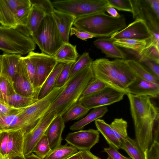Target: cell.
<instances>
[{"instance_id":"obj_1","label":"cell","mask_w":159,"mask_h":159,"mask_svg":"<svg viewBox=\"0 0 159 159\" xmlns=\"http://www.w3.org/2000/svg\"><path fill=\"white\" fill-rule=\"evenodd\" d=\"M135 140L143 152L152 144L154 127L159 120V110L147 96L128 93Z\"/></svg>"},{"instance_id":"obj_2","label":"cell","mask_w":159,"mask_h":159,"mask_svg":"<svg viewBox=\"0 0 159 159\" xmlns=\"http://www.w3.org/2000/svg\"><path fill=\"white\" fill-rule=\"evenodd\" d=\"M94 78L92 63L76 73L69 79L65 87L45 115L53 112L57 116H62L78 102L87 85Z\"/></svg>"},{"instance_id":"obj_3","label":"cell","mask_w":159,"mask_h":159,"mask_svg":"<svg viewBox=\"0 0 159 159\" xmlns=\"http://www.w3.org/2000/svg\"><path fill=\"white\" fill-rule=\"evenodd\" d=\"M73 25L80 30L88 32L98 37H110L127 26L123 15L114 18L105 13L92 14L77 18Z\"/></svg>"},{"instance_id":"obj_4","label":"cell","mask_w":159,"mask_h":159,"mask_svg":"<svg viewBox=\"0 0 159 159\" xmlns=\"http://www.w3.org/2000/svg\"><path fill=\"white\" fill-rule=\"evenodd\" d=\"M31 37L43 53L52 56L64 43L51 14L46 15Z\"/></svg>"},{"instance_id":"obj_5","label":"cell","mask_w":159,"mask_h":159,"mask_svg":"<svg viewBox=\"0 0 159 159\" xmlns=\"http://www.w3.org/2000/svg\"><path fill=\"white\" fill-rule=\"evenodd\" d=\"M36 44L31 37L16 29L0 25V50L4 53L20 56L34 51Z\"/></svg>"},{"instance_id":"obj_6","label":"cell","mask_w":159,"mask_h":159,"mask_svg":"<svg viewBox=\"0 0 159 159\" xmlns=\"http://www.w3.org/2000/svg\"><path fill=\"white\" fill-rule=\"evenodd\" d=\"M51 2L55 9L71 15L76 18L105 13L109 7L107 0H58Z\"/></svg>"},{"instance_id":"obj_7","label":"cell","mask_w":159,"mask_h":159,"mask_svg":"<svg viewBox=\"0 0 159 159\" xmlns=\"http://www.w3.org/2000/svg\"><path fill=\"white\" fill-rule=\"evenodd\" d=\"M27 56L33 62L35 67V74L33 87L36 97L37 98L43 84L59 63L53 56L43 52L40 53L32 51Z\"/></svg>"},{"instance_id":"obj_8","label":"cell","mask_w":159,"mask_h":159,"mask_svg":"<svg viewBox=\"0 0 159 159\" xmlns=\"http://www.w3.org/2000/svg\"><path fill=\"white\" fill-rule=\"evenodd\" d=\"M126 93L108 86L101 91L85 96L80 97L78 102L89 109L111 105L122 100Z\"/></svg>"},{"instance_id":"obj_9","label":"cell","mask_w":159,"mask_h":159,"mask_svg":"<svg viewBox=\"0 0 159 159\" xmlns=\"http://www.w3.org/2000/svg\"><path fill=\"white\" fill-rule=\"evenodd\" d=\"M92 67L95 78L109 86L124 92L118 80V72L115 60L110 61L105 58L97 59L93 61Z\"/></svg>"},{"instance_id":"obj_10","label":"cell","mask_w":159,"mask_h":159,"mask_svg":"<svg viewBox=\"0 0 159 159\" xmlns=\"http://www.w3.org/2000/svg\"><path fill=\"white\" fill-rule=\"evenodd\" d=\"M57 116L53 112L45 115L34 128L25 134L23 143L24 157L33 153L35 146L45 134L50 123Z\"/></svg>"},{"instance_id":"obj_11","label":"cell","mask_w":159,"mask_h":159,"mask_svg":"<svg viewBox=\"0 0 159 159\" xmlns=\"http://www.w3.org/2000/svg\"><path fill=\"white\" fill-rule=\"evenodd\" d=\"M135 20L121 30L112 34L110 39L113 40L122 39H133L148 40L153 34L141 18L137 17Z\"/></svg>"},{"instance_id":"obj_12","label":"cell","mask_w":159,"mask_h":159,"mask_svg":"<svg viewBox=\"0 0 159 159\" xmlns=\"http://www.w3.org/2000/svg\"><path fill=\"white\" fill-rule=\"evenodd\" d=\"M99 137L97 130L90 129L69 133L65 139L67 143L79 151H90L98 142Z\"/></svg>"},{"instance_id":"obj_13","label":"cell","mask_w":159,"mask_h":159,"mask_svg":"<svg viewBox=\"0 0 159 159\" xmlns=\"http://www.w3.org/2000/svg\"><path fill=\"white\" fill-rule=\"evenodd\" d=\"M133 7V18H141L153 34L159 36V18H158L147 0H131Z\"/></svg>"},{"instance_id":"obj_14","label":"cell","mask_w":159,"mask_h":159,"mask_svg":"<svg viewBox=\"0 0 159 159\" xmlns=\"http://www.w3.org/2000/svg\"><path fill=\"white\" fill-rule=\"evenodd\" d=\"M31 6L30 0H0V13L3 26L16 29V12L20 9Z\"/></svg>"},{"instance_id":"obj_15","label":"cell","mask_w":159,"mask_h":159,"mask_svg":"<svg viewBox=\"0 0 159 159\" xmlns=\"http://www.w3.org/2000/svg\"><path fill=\"white\" fill-rule=\"evenodd\" d=\"M46 15V12L41 7L31 4L30 11L25 24L23 26L17 27L16 29L25 35L31 37L36 32Z\"/></svg>"},{"instance_id":"obj_16","label":"cell","mask_w":159,"mask_h":159,"mask_svg":"<svg viewBox=\"0 0 159 159\" xmlns=\"http://www.w3.org/2000/svg\"><path fill=\"white\" fill-rule=\"evenodd\" d=\"M6 157H24V138L26 131L21 128L8 129Z\"/></svg>"},{"instance_id":"obj_17","label":"cell","mask_w":159,"mask_h":159,"mask_svg":"<svg viewBox=\"0 0 159 159\" xmlns=\"http://www.w3.org/2000/svg\"><path fill=\"white\" fill-rule=\"evenodd\" d=\"M14 87L16 92L18 94L37 98L35 95L33 86L27 75L22 56L18 71L14 79Z\"/></svg>"},{"instance_id":"obj_18","label":"cell","mask_w":159,"mask_h":159,"mask_svg":"<svg viewBox=\"0 0 159 159\" xmlns=\"http://www.w3.org/2000/svg\"><path fill=\"white\" fill-rule=\"evenodd\" d=\"M129 93L138 96L157 98L159 95V84L142 79L139 77L127 88Z\"/></svg>"},{"instance_id":"obj_19","label":"cell","mask_w":159,"mask_h":159,"mask_svg":"<svg viewBox=\"0 0 159 159\" xmlns=\"http://www.w3.org/2000/svg\"><path fill=\"white\" fill-rule=\"evenodd\" d=\"M21 57L19 55L11 53H3L1 55V72L14 86V80Z\"/></svg>"},{"instance_id":"obj_20","label":"cell","mask_w":159,"mask_h":159,"mask_svg":"<svg viewBox=\"0 0 159 159\" xmlns=\"http://www.w3.org/2000/svg\"><path fill=\"white\" fill-rule=\"evenodd\" d=\"M51 15L64 42H69L71 29L76 18L71 15L55 9Z\"/></svg>"},{"instance_id":"obj_21","label":"cell","mask_w":159,"mask_h":159,"mask_svg":"<svg viewBox=\"0 0 159 159\" xmlns=\"http://www.w3.org/2000/svg\"><path fill=\"white\" fill-rule=\"evenodd\" d=\"M65 127V122L61 116H56L49 125L45 134L51 149L61 145Z\"/></svg>"},{"instance_id":"obj_22","label":"cell","mask_w":159,"mask_h":159,"mask_svg":"<svg viewBox=\"0 0 159 159\" xmlns=\"http://www.w3.org/2000/svg\"><path fill=\"white\" fill-rule=\"evenodd\" d=\"M118 72V80L123 91L129 93L127 88L134 82L137 76L134 73L126 62L125 59L115 60Z\"/></svg>"},{"instance_id":"obj_23","label":"cell","mask_w":159,"mask_h":159,"mask_svg":"<svg viewBox=\"0 0 159 159\" xmlns=\"http://www.w3.org/2000/svg\"><path fill=\"white\" fill-rule=\"evenodd\" d=\"M110 38H101L93 42L94 45L108 57L126 59V55L113 43Z\"/></svg>"},{"instance_id":"obj_24","label":"cell","mask_w":159,"mask_h":159,"mask_svg":"<svg viewBox=\"0 0 159 159\" xmlns=\"http://www.w3.org/2000/svg\"><path fill=\"white\" fill-rule=\"evenodd\" d=\"M76 47L69 42L64 43L53 56L58 63H74L78 57Z\"/></svg>"},{"instance_id":"obj_25","label":"cell","mask_w":159,"mask_h":159,"mask_svg":"<svg viewBox=\"0 0 159 159\" xmlns=\"http://www.w3.org/2000/svg\"><path fill=\"white\" fill-rule=\"evenodd\" d=\"M95 122L97 130L103 135L110 147L117 150L121 149V144L114 134L110 125L101 119L95 120Z\"/></svg>"},{"instance_id":"obj_26","label":"cell","mask_w":159,"mask_h":159,"mask_svg":"<svg viewBox=\"0 0 159 159\" xmlns=\"http://www.w3.org/2000/svg\"><path fill=\"white\" fill-rule=\"evenodd\" d=\"M108 111V109L106 107L93 108L85 117L71 125L70 127V129L72 131L81 130L92 122L103 117Z\"/></svg>"},{"instance_id":"obj_27","label":"cell","mask_w":159,"mask_h":159,"mask_svg":"<svg viewBox=\"0 0 159 159\" xmlns=\"http://www.w3.org/2000/svg\"><path fill=\"white\" fill-rule=\"evenodd\" d=\"M65 64L59 63L46 79L39 93L37 98L42 99L48 94L55 87L56 82L61 71Z\"/></svg>"},{"instance_id":"obj_28","label":"cell","mask_w":159,"mask_h":159,"mask_svg":"<svg viewBox=\"0 0 159 159\" xmlns=\"http://www.w3.org/2000/svg\"><path fill=\"white\" fill-rule=\"evenodd\" d=\"M126 62L131 70L139 78L148 81L159 84V80L141 63L133 59H125Z\"/></svg>"},{"instance_id":"obj_29","label":"cell","mask_w":159,"mask_h":159,"mask_svg":"<svg viewBox=\"0 0 159 159\" xmlns=\"http://www.w3.org/2000/svg\"><path fill=\"white\" fill-rule=\"evenodd\" d=\"M121 149L124 150L132 159H147V151L143 152L135 139L129 136L121 143Z\"/></svg>"},{"instance_id":"obj_30","label":"cell","mask_w":159,"mask_h":159,"mask_svg":"<svg viewBox=\"0 0 159 159\" xmlns=\"http://www.w3.org/2000/svg\"><path fill=\"white\" fill-rule=\"evenodd\" d=\"M18 112L5 115L0 117V131L21 128L25 130L27 132Z\"/></svg>"},{"instance_id":"obj_31","label":"cell","mask_w":159,"mask_h":159,"mask_svg":"<svg viewBox=\"0 0 159 159\" xmlns=\"http://www.w3.org/2000/svg\"><path fill=\"white\" fill-rule=\"evenodd\" d=\"M79 151L68 143L52 149L44 159H67Z\"/></svg>"},{"instance_id":"obj_32","label":"cell","mask_w":159,"mask_h":159,"mask_svg":"<svg viewBox=\"0 0 159 159\" xmlns=\"http://www.w3.org/2000/svg\"><path fill=\"white\" fill-rule=\"evenodd\" d=\"M134 54L138 55L139 62L147 60L159 64V45L155 42L149 41L140 52Z\"/></svg>"},{"instance_id":"obj_33","label":"cell","mask_w":159,"mask_h":159,"mask_svg":"<svg viewBox=\"0 0 159 159\" xmlns=\"http://www.w3.org/2000/svg\"><path fill=\"white\" fill-rule=\"evenodd\" d=\"M150 39L148 40H141L133 39H122L113 40V43L117 47L125 48L139 53L145 47Z\"/></svg>"},{"instance_id":"obj_34","label":"cell","mask_w":159,"mask_h":159,"mask_svg":"<svg viewBox=\"0 0 159 159\" xmlns=\"http://www.w3.org/2000/svg\"><path fill=\"white\" fill-rule=\"evenodd\" d=\"M38 100L35 98L23 96L16 93L7 97L6 103L14 108H23L29 106Z\"/></svg>"},{"instance_id":"obj_35","label":"cell","mask_w":159,"mask_h":159,"mask_svg":"<svg viewBox=\"0 0 159 159\" xmlns=\"http://www.w3.org/2000/svg\"><path fill=\"white\" fill-rule=\"evenodd\" d=\"M90 110L78 102L62 116L63 118L65 123L78 120L86 114Z\"/></svg>"},{"instance_id":"obj_36","label":"cell","mask_w":159,"mask_h":159,"mask_svg":"<svg viewBox=\"0 0 159 159\" xmlns=\"http://www.w3.org/2000/svg\"><path fill=\"white\" fill-rule=\"evenodd\" d=\"M110 125L115 136L121 143L128 136L127 122L122 118H115Z\"/></svg>"},{"instance_id":"obj_37","label":"cell","mask_w":159,"mask_h":159,"mask_svg":"<svg viewBox=\"0 0 159 159\" xmlns=\"http://www.w3.org/2000/svg\"><path fill=\"white\" fill-rule=\"evenodd\" d=\"M93 61L88 52L83 53L72 65L69 79L86 66L92 64Z\"/></svg>"},{"instance_id":"obj_38","label":"cell","mask_w":159,"mask_h":159,"mask_svg":"<svg viewBox=\"0 0 159 159\" xmlns=\"http://www.w3.org/2000/svg\"><path fill=\"white\" fill-rule=\"evenodd\" d=\"M51 149L45 134L35 146L33 153H34L39 157L44 159Z\"/></svg>"},{"instance_id":"obj_39","label":"cell","mask_w":159,"mask_h":159,"mask_svg":"<svg viewBox=\"0 0 159 159\" xmlns=\"http://www.w3.org/2000/svg\"><path fill=\"white\" fill-rule=\"evenodd\" d=\"M16 93L14 87L8 81L4 75L1 72L0 74V97L4 104H7V97Z\"/></svg>"},{"instance_id":"obj_40","label":"cell","mask_w":159,"mask_h":159,"mask_svg":"<svg viewBox=\"0 0 159 159\" xmlns=\"http://www.w3.org/2000/svg\"><path fill=\"white\" fill-rule=\"evenodd\" d=\"M108 86L101 80L94 77L87 85L81 97L88 96L103 89Z\"/></svg>"},{"instance_id":"obj_41","label":"cell","mask_w":159,"mask_h":159,"mask_svg":"<svg viewBox=\"0 0 159 159\" xmlns=\"http://www.w3.org/2000/svg\"><path fill=\"white\" fill-rule=\"evenodd\" d=\"M109 7L119 11L133 12L131 0H107Z\"/></svg>"},{"instance_id":"obj_42","label":"cell","mask_w":159,"mask_h":159,"mask_svg":"<svg viewBox=\"0 0 159 159\" xmlns=\"http://www.w3.org/2000/svg\"><path fill=\"white\" fill-rule=\"evenodd\" d=\"M74 63L65 64L57 77L55 87H59L64 85L68 80L71 67Z\"/></svg>"},{"instance_id":"obj_43","label":"cell","mask_w":159,"mask_h":159,"mask_svg":"<svg viewBox=\"0 0 159 159\" xmlns=\"http://www.w3.org/2000/svg\"><path fill=\"white\" fill-rule=\"evenodd\" d=\"M22 58L24 61L27 75L31 84L33 86L35 74V66L27 56L24 57H22Z\"/></svg>"},{"instance_id":"obj_44","label":"cell","mask_w":159,"mask_h":159,"mask_svg":"<svg viewBox=\"0 0 159 159\" xmlns=\"http://www.w3.org/2000/svg\"><path fill=\"white\" fill-rule=\"evenodd\" d=\"M31 8V6L22 8L17 11L15 14V19L17 25V27L24 25L30 13Z\"/></svg>"},{"instance_id":"obj_45","label":"cell","mask_w":159,"mask_h":159,"mask_svg":"<svg viewBox=\"0 0 159 159\" xmlns=\"http://www.w3.org/2000/svg\"><path fill=\"white\" fill-rule=\"evenodd\" d=\"M31 4L38 6L43 9L47 14H51L55 9L49 0H30Z\"/></svg>"},{"instance_id":"obj_46","label":"cell","mask_w":159,"mask_h":159,"mask_svg":"<svg viewBox=\"0 0 159 159\" xmlns=\"http://www.w3.org/2000/svg\"><path fill=\"white\" fill-rule=\"evenodd\" d=\"M158 80H159V65L154 62L144 60L140 62Z\"/></svg>"},{"instance_id":"obj_47","label":"cell","mask_w":159,"mask_h":159,"mask_svg":"<svg viewBox=\"0 0 159 159\" xmlns=\"http://www.w3.org/2000/svg\"><path fill=\"white\" fill-rule=\"evenodd\" d=\"M147 159H159V142L153 140L147 151Z\"/></svg>"},{"instance_id":"obj_48","label":"cell","mask_w":159,"mask_h":159,"mask_svg":"<svg viewBox=\"0 0 159 159\" xmlns=\"http://www.w3.org/2000/svg\"><path fill=\"white\" fill-rule=\"evenodd\" d=\"M70 34V36L74 35L77 38L83 40L98 37L97 36L88 32L80 30L74 27L71 28Z\"/></svg>"},{"instance_id":"obj_49","label":"cell","mask_w":159,"mask_h":159,"mask_svg":"<svg viewBox=\"0 0 159 159\" xmlns=\"http://www.w3.org/2000/svg\"><path fill=\"white\" fill-rule=\"evenodd\" d=\"M104 151L108 155L110 159H131L130 157H126L121 154L118 150L111 147L105 148Z\"/></svg>"},{"instance_id":"obj_50","label":"cell","mask_w":159,"mask_h":159,"mask_svg":"<svg viewBox=\"0 0 159 159\" xmlns=\"http://www.w3.org/2000/svg\"><path fill=\"white\" fill-rule=\"evenodd\" d=\"M157 17L159 18V0H147Z\"/></svg>"},{"instance_id":"obj_51","label":"cell","mask_w":159,"mask_h":159,"mask_svg":"<svg viewBox=\"0 0 159 159\" xmlns=\"http://www.w3.org/2000/svg\"><path fill=\"white\" fill-rule=\"evenodd\" d=\"M80 151V157L81 159H101L95 156L90 151ZM107 159H110L108 157Z\"/></svg>"},{"instance_id":"obj_52","label":"cell","mask_w":159,"mask_h":159,"mask_svg":"<svg viewBox=\"0 0 159 159\" xmlns=\"http://www.w3.org/2000/svg\"><path fill=\"white\" fill-rule=\"evenodd\" d=\"M106 11L111 16L114 18L118 17L121 16L115 8L112 7H108L106 9Z\"/></svg>"},{"instance_id":"obj_53","label":"cell","mask_w":159,"mask_h":159,"mask_svg":"<svg viewBox=\"0 0 159 159\" xmlns=\"http://www.w3.org/2000/svg\"><path fill=\"white\" fill-rule=\"evenodd\" d=\"M25 159H43L39 157L34 153H32L25 157Z\"/></svg>"},{"instance_id":"obj_54","label":"cell","mask_w":159,"mask_h":159,"mask_svg":"<svg viewBox=\"0 0 159 159\" xmlns=\"http://www.w3.org/2000/svg\"><path fill=\"white\" fill-rule=\"evenodd\" d=\"M80 158V151L73 155L67 159H79Z\"/></svg>"},{"instance_id":"obj_55","label":"cell","mask_w":159,"mask_h":159,"mask_svg":"<svg viewBox=\"0 0 159 159\" xmlns=\"http://www.w3.org/2000/svg\"><path fill=\"white\" fill-rule=\"evenodd\" d=\"M12 159H25V157H16L11 158Z\"/></svg>"},{"instance_id":"obj_56","label":"cell","mask_w":159,"mask_h":159,"mask_svg":"<svg viewBox=\"0 0 159 159\" xmlns=\"http://www.w3.org/2000/svg\"><path fill=\"white\" fill-rule=\"evenodd\" d=\"M0 24H1V25H3V22L2 19V17L0 13Z\"/></svg>"},{"instance_id":"obj_57","label":"cell","mask_w":159,"mask_h":159,"mask_svg":"<svg viewBox=\"0 0 159 159\" xmlns=\"http://www.w3.org/2000/svg\"><path fill=\"white\" fill-rule=\"evenodd\" d=\"M0 159H12V158L8 157H2L0 156Z\"/></svg>"},{"instance_id":"obj_58","label":"cell","mask_w":159,"mask_h":159,"mask_svg":"<svg viewBox=\"0 0 159 159\" xmlns=\"http://www.w3.org/2000/svg\"><path fill=\"white\" fill-rule=\"evenodd\" d=\"M1 71V55L0 54V74Z\"/></svg>"},{"instance_id":"obj_59","label":"cell","mask_w":159,"mask_h":159,"mask_svg":"<svg viewBox=\"0 0 159 159\" xmlns=\"http://www.w3.org/2000/svg\"><path fill=\"white\" fill-rule=\"evenodd\" d=\"M0 103L4 104V102H3L2 101V100L1 99L0 97Z\"/></svg>"},{"instance_id":"obj_60","label":"cell","mask_w":159,"mask_h":159,"mask_svg":"<svg viewBox=\"0 0 159 159\" xmlns=\"http://www.w3.org/2000/svg\"><path fill=\"white\" fill-rule=\"evenodd\" d=\"M79 159H81L80 158H80Z\"/></svg>"},{"instance_id":"obj_61","label":"cell","mask_w":159,"mask_h":159,"mask_svg":"<svg viewBox=\"0 0 159 159\" xmlns=\"http://www.w3.org/2000/svg\"><path fill=\"white\" fill-rule=\"evenodd\" d=\"M1 131H0V132H1Z\"/></svg>"}]
</instances>
